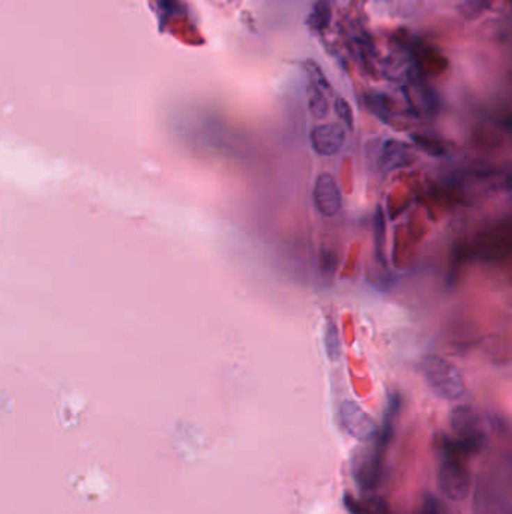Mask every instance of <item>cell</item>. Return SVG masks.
<instances>
[{
  "label": "cell",
  "instance_id": "6da1fadb",
  "mask_svg": "<svg viewBox=\"0 0 512 514\" xmlns=\"http://www.w3.org/2000/svg\"><path fill=\"white\" fill-rule=\"evenodd\" d=\"M422 375L428 388L439 399L453 402L465 394V379L458 368L445 358L430 355L422 363Z\"/></svg>",
  "mask_w": 512,
  "mask_h": 514
},
{
  "label": "cell",
  "instance_id": "7a4b0ae2",
  "mask_svg": "<svg viewBox=\"0 0 512 514\" xmlns=\"http://www.w3.org/2000/svg\"><path fill=\"white\" fill-rule=\"evenodd\" d=\"M460 454L457 445L448 442L440 455L439 486L452 501H463L470 489V474Z\"/></svg>",
  "mask_w": 512,
  "mask_h": 514
},
{
  "label": "cell",
  "instance_id": "3957f363",
  "mask_svg": "<svg viewBox=\"0 0 512 514\" xmlns=\"http://www.w3.org/2000/svg\"><path fill=\"white\" fill-rule=\"evenodd\" d=\"M451 425L456 433V445L461 453H478L487 441L484 423L475 409L458 406L451 414Z\"/></svg>",
  "mask_w": 512,
  "mask_h": 514
},
{
  "label": "cell",
  "instance_id": "277c9868",
  "mask_svg": "<svg viewBox=\"0 0 512 514\" xmlns=\"http://www.w3.org/2000/svg\"><path fill=\"white\" fill-rule=\"evenodd\" d=\"M313 203L318 214L325 218H332L341 212V190L331 173H320L316 178L313 187Z\"/></svg>",
  "mask_w": 512,
  "mask_h": 514
},
{
  "label": "cell",
  "instance_id": "5b68a950",
  "mask_svg": "<svg viewBox=\"0 0 512 514\" xmlns=\"http://www.w3.org/2000/svg\"><path fill=\"white\" fill-rule=\"evenodd\" d=\"M341 428L357 441H369L378 433V424L373 416L356 402L346 400L340 406Z\"/></svg>",
  "mask_w": 512,
  "mask_h": 514
},
{
  "label": "cell",
  "instance_id": "8992f818",
  "mask_svg": "<svg viewBox=\"0 0 512 514\" xmlns=\"http://www.w3.org/2000/svg\"><path fill=\"white\" fill-rule=\"evenodd\" d=\"M347 142V128L341 122L318 123L310 131L313 151L320 157H334Z\"/></svg>",
  "mask_w": 512,
  "mask_h": 514
},
{
  "label": "cell",
  "instance_id": "52a82bcc",
  "mask_svg": "<svg viewBox=\"0 0 512 514\" xmlns=\"http://www.w3.org/2000/svg\"><path fill=\"white\" fill-rule=\"evenodd\" d=\"M417 162V152L409 143L391 139L386 140L380 151V167L383 172H394L410 167Z\"/></svg>",
  "mask_w": 512,
  "mask_h": 514
},
{
  "label": "cell",
  "instance_id": "ba28073f",
  "mask_svg": "<svg viewBox=\"0 0 512 514\" xmlns=\"http://www.w3.org/2000/svg\"><path fill=\"white\" fill-rule=\"evenodd\" d=\"M334 15V2L332 0H316L310 15H308V26L314 32H325L329 27Z\"/></svg>",
  "mask_w": 512,
  "mask_h": 514
},
{
  "label": "cell",
  "instance_id": "9c48e42d",
  "mask_svg": "<svg viewBox=\"0 0 512 514\" xmlns=\"http://www.w3.org/2000/svg\"><path fill=\"white\" fill-rule=\"evenodd\" d=\"M308 109L316 119H325L329 113V101H327L326 91L314 83H310V87H308Z\"/></svg>",
  "mask_w": 512,
  "mask_h": 514
},
{
  "label": "cell",
  "instance_id": "30bf717a",
  "mask_svg": "<svg viewBox=\"0 0 512 514\" xmlns=\"http://www.w3.org/2000/svg\"><path fill=\"white\" fill-rule=\"evenodd\" d=\"M325 347L329 360L335 361L341 355V343L338 335V328L332 321H327L325 328Z\"/></svg>",
  "mask_w": 512,
  "mask_h": 514
},
{
  "label": "cell",
  "instance_id": "8fae6325",
  "mask_svg": "<svg viewBox=\"0 0 512 514\" xmlns=\"http://www.w3.org/2000/svg\"><path fill=\"white\" fill-rule=\"evenodd\" d=\"M334 110L338 116V119L341 121V123L346 125V128L353 130L355 116H353V110H352V105L349 104V101L343 98V96H336L335 103H334Z\"/></svg>",
  "mask_w": 512,
  "mask_h": 514
},
{
  "label": "cell",
  "instance_id": "7c38bea8",
  "mask_svg": "<svg viewBox=\"0 0 512 514\" xmlns=\"http://www.w3.org/2000/svg\"><path fill=\"white\" fill-rule=\"evenodd\" d=\"M307 68H308V75H310V83H314L316 86L322 87L323 91L329 92L331 91V84L329 82H327V79L325 77L323 71L320 70V66H318L316 62L313 61H308L307 62Z\"/></svg>",
  "mask_w": 512,
  "mask_h": 514
},
{
  "label": "cell",
  "instance_id": "4fadbf2b",
  "mask_svg": "<svg viewBox=\"0 0 512 514\" xmlns=\"http://www.w3.org/2000/svg\"><path fill=\"white\" fill-rule=\"evenodd\" d=\"M413 142L417 143L421 149H424L425 152H428L431 155H442L443 152H445L440 142L431 140L430 137H425V135H418V134L413 135Z\"/></svg>",
  "mask_w": 512,
  "mask_h": 514
}]
</instances>
